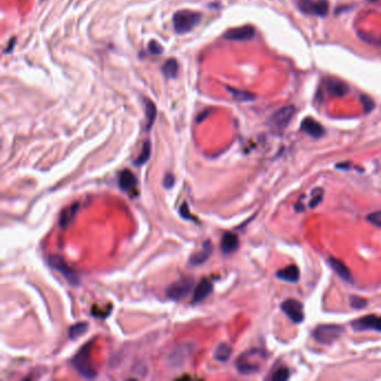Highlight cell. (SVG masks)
Wrapping results in <instances>:
<instances>
[{
  "mask_svg": "<svg viewBox=\"0 0 381 381\" xmlns=\"http://www.w3.org/2000/svg\"><path fill=\"white\" fill-rule=\"evenodd\" d=\"M266 358L267 354L261 349L247 350L236 360V368L241 374L257 373L262 369Z\"/></svg>",
  "mask_w": 381,
  "mask_h": 381,
  "instance_id": "1",
  "label": "cell"
},
{
  "mask_svg": "<svg viewBox=\"0 0 381 381\" xmlns=\"http://www.w3.org/2000/svg\"><path fill=\"white\" fill-rule=\"evenodd\" d=\"M91 349H92V342L84 344V347L78 350V352L72 360V365L74 366L78 373L87 379L95 378L98 374L92 365V361H91Z\"/></svg>",
  "mask_w": 381,
  "mask_h": 381,
  "instance_id": "2",
  "label": "cell"
},
{
  "mask_svg": "<svg viewBox=\"0 0 381 381\" xmlns=\"http://www.w3.org/2000/svg\"><path fill=\"white\" fill-rule=\"evenodd\" d=\"M201 20V14L192 10H179L173 15L172 23L174 30L177 34L189 33L195 28Z\"/></svg>",
  "mask_w": 381,
  "mask_h": 381,
  "instance_id": "3",
  "label": "cell"
},
{
  "mask_svg": "<svg viewBox=\"0 0 381 381\" xmlns=\"http://www.w3.org/2000/svg\"><path fill=\"white\" fill-rule=\"evenodd\" d=\"M344 329L341 325L321 324L318 325L312 332L314 340L321 344H331L342 335Z\"/></svg>",
  "mask_w": 381,
  "mask_h": 381,
  "instance_id": "4",
  "label": "cell"
},
{
  "mask_svg": "<svg viewBox=\"0 0 381 381\" xmlns=\"http://www.w3.org/2000/svg\"><path fill=\"white\" fill-rule=\"evenodd\" d=\"M295 106L287 105L284 106L280 110H277L273 116L270 118V125L272 129L276 132H283L286 129V126L291 122L292 118L295 114Z\"/></svg>",
  "mask_w": 381,
  "mask_h": 381,
  "instance_id": "5",
  "label": "cell"
},
{
  "mask_svg": "<svg viewBox=\"0 0 381 381\" xmlns=\"http://www.w3.org/2000/svg\"><path fill=\"white\" fill-rule=\"evenodd\" d=\"M193 280L191 277H185L178 282H174L170 286L167 288V295L169 299L173 301L183 300L188 295L193 287Z\"/></svg>",
  "mask_w": 381,
  "mask_h": 381,
  "instance_id": "6",
  "label": "cell"
},
{
  "mask_svg": "<svg viewBox=\"0 0 381 381\" xmlns=\"http://www.w3.org/2000/svg\"><path fill=\"white\" fill-rule=\"evenodd\" d=\"M282 311L291 319L294 323H302L304 320V307L300 301L294 299L285 300L281 304Z\"/></svg>",
  "mask_w": 381,
  "mask_h": 381,
  "instance_id": "7",
  "label": "cell"
},
{
  "mask_svg": "<svg viewBox=\"0 0 381 381\" xmlns=\"http://www.w3.org/2000/svg\"><path fill=\"white\" fill-rule=\"evenodd\" d=\"M301 11L305 14L325 16L329 10L328 0H298Z\"/></svg>",
  "mask_w": 381,
  "mask_h": 381,
  "instance_id": "8",
  "label": "cell"
},
{
  "mask_svg": "<svg viewBox=\"0 0 381 381\" xmlns=\"http://www.w3.org/2000/svg\"><path fill=\"white\" fill-rule=\"evenodd\" d=\"M48 265H50L52 268L59 272V273L62 274L65 279L69 281V283L72 284V285H77L78 284L77 275L69 267L68 264L65 263L64 259L60 256L52 255L48 257Z\"/></svg>",
  "mask_w": 381,
  "mask_h": 381,
  "instance_id": "9",
  "label": "cell"
},
{
  "mask_svg": "<svg viewBox=\"0 0 381 381\" xmlns=\"http://www.w3.org/2000/svg\"><path fill=\"white\" fill-rule=\"evenodd\" d=\"M351 326L355 331L373 330L381 332V316L369 314V316H365L354 320L353 322H351Z\"/></svg>",
  "mask_w": 381,
  "mask_h": 381,
  "instance_id": "10",
  "label": "cell"
},
{
  "mask_svg": "<svg viewBox=\"0 0 381 381\" xmlns=\"http://www.w3.org/2000/svg\"><path fill=\"white\" fill-rule=\"evenodd\" d=\"M119 187L131 197L138 196V180L130 170H123L119 174Z\"/></svg>",
  "mask_w": 381,
  "mask_h": 381,
  "instance_id": "11",
  "label": "cell"
},
{
  "mask_svg": "<svg viewBox=\"0 0 381 381\" xmlns=\"http://www.w3.org/2000/svg\"><path fill=\"white\" fill-rule=\"evenodd\" d=\"M256 32L254 27L252 26H241L237 28H232L228 29L227 32L223 34L222 37L228 40H250L253 39L255 36Z\"/></svg>",
  "mask_w": 381,
  "mask_h": 381,
  "instance_id": "12",
  "label": "cell"
},
{
  "mask_svg": "<svg viewBox=\"0 0 381 381\" xmlns=\"http://www.w3.org/2000/svg\"><path fill=\"white\" fill-rule=\"evenodd\" d=\"M301 130L314 139L322 138L325 132L323 126L320 124L318 121H316L312 118H305L303 121H302Z\"/></svg>",
  "mask_w": 381,
  "mask_h": 381,
  "instance_id": "13",
  "label": "cell"
},
{
  "mask_svg": "<svg viewBox=\"0 0 381 381\" xmlns=\"http://www.w3.org/2000/svg\"><path fill=\"white\" fill-rule=\"evenodd\" d=\"M328 262L332 267V270H333L335 273L341 277L342 280L350 282V283L353 282L351 271L349 270L348 266L344 264L342 261H340V259H337L334 257H329Z\"/></svg>",
  "mask_w": 381,
  "mask_h": 381,
  "instance_id": "14",
  "label": "cell"
},
{
  "mask_svg": "<svg viewBox=\"0 0 381 381\" xmlns=\"http://www.w3.org/2000/svg\"><path fill=\"white\" fill-rule=\"evenodd\" d=\"M213 283H211L209 280L204 279L200 282L198 283V285L195 288V292H193L192 296V301L195 303H199L203 300H205L209 294L213 292Z\"/></svg>",
  "mask_w": 381,
  "mask_h": 381,
  "instance_id": "15",
  "label": "cell"
},
{
  "mask_svg": "<svg viewBox=\"0 0 381 381\" xmlns=\"http://www.w3.org/2000/svg\"><path fill=\"white\" fill-rule=\"evenodd\" d=\"M276 277L288 283H298L300 280V270L296 265H288L285 268L277 271Z\"/></svg>",
  "mask_w": 381,
  "mask_h": 381,
  "instance_id": "16",
  "label": "cell"
},
{
  "mask_svg": "<svg viewBox=\"0 0 381 381\" xmlns=\"http://www.w3.org/2000/svg\"><path fill=\"white\" fill-rule=\"evenodd\" d=\"M239 246V240L237 235H235L234 233L227 232L223 234L222 238H221V243H220V249L223 254H232L236 250L238 249Z\"/></svg>",
  "mask_w": 381,
  "mask_h": 381,
  "instance_id": "17",
  "label": "cell"
},
{
  "mask_svg": "<svg viewBox=\"0 0 381 381\" xmlns=\"http://www.w3.org/2000/svg\"><path fill=\"white\" fill-rule=\"evenodd\" d=\"M326 88H328L330 94L338 96V98H342V96L347 95L350 91L346 83L335 80V78H329L326 81Z\"/></svg>",
  "mask_w": 381,
  "mask_h": 381,
  "instance_id": "18",
  "label": "cell"
},
{
  "mask_svg": "<svg viewBox=\"0 0 381 381\" xmlns=\"http://www.w3.org/2000/svg\"><path fill=\"white\" fill-rule=\"evenodd\" d=\"M211 252H213V245H211L209 240L205 241L201 251L197 252L196 254H193V255L191 256L190 261H189L190 264L193 265V266H198V265L204 264L209 258Z\"/></svg>",
  "mask_w": 381,
  "mask_h": 381,
  "instance_id": "19",
  "label": "cell"
},
{
  "mask_svg": "<svg viewBox=\"0 0 381 381\" xmlns=\"http://www.w3.org/2000/svg\"><path fill=\"white\" fill-rule=\"evenodd\" d=\"M78 207H80V205L73 204L72 206H70L69 208H66L62 211V214H60V217H59V226L60 227L66 228L70 225L71 221L74 219V217L77 214Z\"/></svg>",
  "mask_w": 381,
  "mask_h": 381,
  "instance_id": "20",
  "label": "cell"
},
{
  "mask_svg": "<svg viewBox=\"0 0 381 381\" xmlns=\"http://www.w3.org/2000/svg\"><path fill=\"white\" fill-rule=\"evenodd\" d=\"M144 108H146V121H147L146 129L147 131H149L151 128H152V125L156 118V106L152 101L146 99L144 100Z\"/></svg>",
  "mask_w": 381,
  "mask_h": 381,
  "instance_id": "21",
  "label": "cell"
},
{
  "mask_svg": "<svg viewBox=\"0 0 381 381\" xmlns=\"http://www.w3.org/2000/svg\"><path fill=\"white\" fill-rule=\"evenodd\" d=\"M161 71H162V74L165 75V77L176 78L178 75V71H179L178 62L174 58L167 59L165 64H163Z\"/></svg>",
  "mask_w": 381,
  "mask_h": 381,
  "instance_id": "22",
  "label": "cell"
},
{
  "mask_svg": "<svg viewBox=\"0 0 381 381\" xmlns=\"http://www.w3.org/2000/svg\"><path fill=\"white\" fill-rule=\"evenodd\" d=\"M232 352H233V349L229 347L228 344L221 343L216 348L215 352H214V358L219 362H226L229 358H231Z\"/></svg>",
  "mask_w": 381,
  "mask_h": 381,
  "instance_id": "23",
  "label": "cell"
},
{
  "mask_svg": "<svg viewBox=\"0 0 381 381\" xmlns=\"http://www.w3.org/2000/svg\"><path fill=\"white\" fill-rule=\"evenodd\" d=\"M150 156H151V143H150L149 140H147L146 142H144V144H143L141 153L139 154V156L136 159L135 165L137 167L143 166L144 163L148 162V160L150 159Z\"/></svg>",
  "mask_w": 381,
  "mask_h": 381,
  "instance_id": "24",
  "label": "cell"
},
{
  "mask_svg": "<svg viewBox=\"0 0 381 381\" xmlns=\"http://www.w3.org/2000/svg\"><path fill=\"white\" fill-rule=\"evenodd\" d=\"M227 89L236 101L250 102V101H253L254 99H255V95L250 93V92H247V91H239V89H235V88H232V87H227Z\"/></svg>",
  "mask_w": 381,
  "mask_h": 381,
  "instance_id": "25",
  "label": "cell"
},
{
  "mask_svg": "<svg viewBox=\"0 0 381 381\" xmlns=\"http://www.w3.org/2000/svg\"><path fill=\"white\" fill-rule=\"evenodd\" d=\"M88 329V324L86 322H78L74 325H72L69 331V335L72 340H76L77 338H80L82 334L85 333Z\"/></svg>",
  "mask_w": 381,
  "mask_h": 381,
  "instance_id": "26",
  "label": "cell"
},
{
  "mask_svg": "<svg viewBox=\"0 0 381 381\" xmlns=\"http://www.w3.org/2000/svg\"><path fill=\"white\" fill-rule=\"evenodd\" d=\"M323 197H324L323 188L313 189L311 192V199H310V201H308V207L312 209L318 207V206L321 204Z\"/></svg>",
  "mask_w": 381,
  "mask_h": 381,
  "instance_id": "27",
  "label": "cell"
},
{
  "mask_svg": "<svg viewBox=\"0 0 381 381\" xmlns=\"http://www.w3.org/2000/svg\"><path fill=\"white\" fill-rule=\"evenodd\" d=\"M350 305L355 310H362L368 305V301L359 295H351L350 296Z\"/></svg>",
  "mask_w": 381,
  "mask_h": 381,
  "instance_id": "28",
  "label": "cell"
},
{
  "mask_svg": "<svg viewBox=\"0 0 381 381\" xmlns=\"http://www.w3.org/2000/svg\"><path fill=\"white\" fill-rule=\"evenodd\" d=\"M289 378V370L286 367H281L275 370V372L272 376V380L274 381H285Z\"/></svg>",
  "mask_w": 381,
  "mask_h": 381,
  "instance_id": "29",
  "label": "cell"
},
{
  "mask_svg": "<svg viewBox=\"0 0 381 381\" xmlns=\"http://www.w3.org/2000/svg\"><path fill=\"white\" fill-rule=\"evenodd\" d=\"M367 220L374 226L381 227V210H377L374 213L369 214L367 216Z\"/></svg>",
  "mask_w": 381,
  "mask_h": 381,
  "instance_id": "30",
  "label": "cell"
},
{
  "mask_svg": "<svg viewBox=\"0 0 381 381\" xmlns=\"http://www.w3.org/2000/svg\"><path fill=\"white\" fill-rule=\"evenodd\" d=\"M149 52L152 54V55H160V54L163 52L162 46L155 40H151L149 43Z\"/></svg>",
  "mask_w": 381,
  "mask_h": 381,
  "instance_id": "31",
  "label": "cell"
},
{
  "mask_svg": "<svg viewBox=\"0 0 381 381\" xmlns=\"http://www.w3.org/2000/svg\"><path fill=\"white\" fill-rule=\"evenodd\" d=\"M361 102H362V105H364V107H365L366 112L372 111V108L374 107V103H373L372 99H370L367 95H362L361 96Z\"/></svg>",
  "mask_w": 381,
  "mask_h": 381,
  "instance_id": "32",
  "label": "cell"
},
{
  "mask_svg": "<svg viewBox=\"0 0 381 381\" xmlns=\"http://www.w3.org/2000/svg\"><path fill=\"white\" fill-rule=\"evenodd\" d=\"M174 185V177L172 176V174H166L165 178H163V186H165V188L167 189H170L172 188Z\"/></svg>",
  "mask_w": 381,
  "mask_h": 381,
  "instance_id": "33",
  "label": "cell"
},
{
  "mask_svg": "<svg viewBox=\"0 0 381 381\" xmlns=\"http://www.w3.org/2000/svg\"><path fill=\"white\" fill-rule=\"evenodd\" d=\"M179 213H180V215H181V217H183V218H185V219H192V217L190 216V213H189V207H188V205H187V204H184L183 206H181Z\"/></svg>",
  "mask_w": 381,
  "mask_h": 381,
  "instance_id": "34",
  "label": "cell"
},
{
  "mask_svg": "<svg viewBox=\"0 0 381 381\" xmlns=\"http://www.w3.org/2000/svg\"><path fill=\"white\" fill-rule=\"evenodd\" d=\"M294 208H295L296 211H298V213H303L304 209H305V206L303 205V203H302V201H298V203H296Z\"/></svg>",
  "mask_w": 381,
  "mask_h": 381,
  "instance_id": "35",
  "label": "cell"
},
{
  "mask_svg": "<svg viewBox=\"0 0 381 381\" xmlns=\"http://www.w3.org/2000/svg\"><path fill=\"white\" fill-rule=\"evenodd\" d=\"M211 112V110H207V111H204L201 114H199V116H198V119H197V121H198V122H201V121L206 118V117H208V114Z\"/></svg>",
  "mask_w": 381,
  "mask_h": 381,
  "instance_id": "36",
  "label": "cell"
}]
</instances>
